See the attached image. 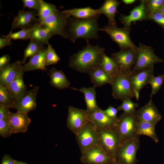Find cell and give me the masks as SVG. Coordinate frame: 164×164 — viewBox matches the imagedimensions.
I'll return each mask as SVG.
<instances>
[{
    "mask_svg": "<svg viewBox=\"0 0 164 164\" xmlns=\"http://www.w3.org/2000/svg\"><path fill=\"white\" fill-rule=\"evenodd\" d=\"M135 63L130 75L154 66V64L163 62V60L155 53L152 47L140 43L136 48Z\"/></svg>",
    "mask_w": 164,
    "mask_h": 164,
    "instance_id": "obj_3",
    "label": "cell"
},
{
    "mask_svg": "<svg viewBox=\"0 0 164 164\" xmlns=\"http://www.w3.org/2000/svg\"><path fill=\"white\" fill-rule=\"evenodd\" d=\"M89 121L86 110L71 106L68 107L67 127L75 135Z\"/></svg>",
    "mask_w": 164,
    "mask_h": 164,
    "instance_id": "obj_11",
    "label": "cell"
},
{
    "mask_svg": "<svg viewBox=\"0 0 164 164\" xmlns=\"http://www.w3.org/2000/svg\"><path fill=\"white\" fill-rule=\"evenodd\" d=\"M69 16L79 19H85L100 15L98 9H94L88 6L83 8H73L63 11Z\"/></svg>",
    "mask_w": 164,
    "mask_h": 164,
    "instance_id": "obj_29",
    "label": "cell"
},
{
    "mask_svg": "<svg viewBox=\"0 0 164 164\" xmlns=\"http://www.w3.org/2000/svg\"><path fill=\"white\" fill-rule=\"evenodd\" d=\"M44 48L43 46L34 41L30 40V41L25 49L24 53V56L22 63L25 64L27 59L29 57H31L39 53Z\"/></svg>",
    "mask_w": 164,
    "mask_h": 164,
    "instance_id": "obj_33",
    "label": "cell"
},
{
    "mask_svg": "<svg viewBox=\"0 0 164 164\" xmlns=\"http://www.w3.org/2000/svg\"><path fill=\"white\" fill-rule=\"evenodd\" d=\"M135 112L129 114L123 113L118 117L116 128L120 136L121 143L138 136L136 131L138 120Z\"/></svg>",
    "mask_w": 164,
    "mask_h": 164,
    "instance_id": "obj_8",
    "label": "cell"
},
{
    "mask_svg": "<svg viewBox=\"0 0 164 164\" xmlns=\"http://www.w3.org/2000/svg\"><path fill=\"white\" fill-rule=\"evenodd\" d=\"M40 5L37 12L38 21L43 20L49 16L56 12L59 10L54 5L40 0Z\"/></svg>",
    "mask_w": 164,
    "mask_h": 164,
    "instance_id": "obj_32",
    "label": "cell"
},
{
    "mask_svg": "<svg viewBox=\"0 0 164 164\" xmlns=\"http://www.w3.org/2000/svg\"><path fill=\"white\" fill-rule=\"evenodd\" d=\"M163 30H164V27L162 28Z\"/></svg>",
    "mask_w": 164,
    "mask_h": 164,
    "instance_id": "obj_52",
    "label": "cell"
},
{
    "mask_svg": "<svg viewBox=\"0 0 164 164\" xmlns=\"http://www.w3.org/2000/svg\"><path fill=\"white\" fill-rule=\"evenodd\" d=\"M152 98L150 97L148 103L136 110L135 114L138 120L156 125L162 118V116L154 105Z\"/></svg>",
    "mask_w": 164,
    "mask_h": 164,
    "instance_id": "obj_15",
    "label": "cell"
},
{
    "mask_svg": "<svg viewBox=\"0 0 164 164\" xmlns=\"http://www.w3.org/2000/svg\"><path fill=\"white\" fill-rule=\"evenodd\" d=\"M99 145L108 154L115 158L121 140L116 126L97 129Z\"/></svg>",
    "mask_w": 164,
    "mask_h": 164,
    "instance_id": "obj_4",
    "label": "cell"
},
{
    "mask_svg": "<svg viewBox=\"0 0 164 164\" xmlns=\"http://www.w3.org/2000/svg\"><path fill=\"white\" fill-rule=\"evenodd\" d=\"M160 13H161L164 16V4L158 10Z\"/></svg>",
    "mask_w": 164,
    "mask_h": 164,
    "instance_id": "obj_49",
    "label": "cell"
},
{
    "mask_svg": "<svg viewBox=\"0 0 164 164\" xmlns=\"http://www.w3.org/2000/svg\"><path fill=\"white\" fill-rule=\"evenodd\" d=\"M54 35L50 29L41 26L37 22L34 24L29 39L43 46L48 44V40Z\"/></svg>",
    "mask_w": 164,
    "mask_h": 164,
    "instance_id": "obj_23",
    "label": "cell"
},
{
    "mask_svg": "<svg viewBox=\"0 0 164 164\" xmlns=\"http://www.w3.org/2000/svg\"><path fill=\"white\" fill-rule=\"evenodd\" d=\"M120 3L116 0H106L98 9L100 14L104 15L107 18L108 24L116 25L115 17Z\"/></svg>",
    "mask_w": 164,
    "mask_h": 164,
    "instance_id": "obj_25",
    "label": "cell"
},
{
    "mask_svg": "<svg viewBox=\"0 0 164 164\" xmlns=\"http://www.w3.org/2000/svg\"><path fill=\"white\" fill-rule=\"evenodd\" d=\"M118 110L114 106L110 105L108 108L104 110L105 114L110 117L113 119H117V114Z\"/></svg>",
    "mask_w": 164,
    "mask_h": 164,
    "instance_id": "obj_44",
    "label": "cell"
},
{
    "mask_svg": "<svg viewBox=\"0 0 164 164\" xmlns=\"http://www.w3.org/2000/svg\"><path fill=\"white\" fill-rule=\"evenodd\" d=\"M10 57L8 55H4L0 58V70L6 67L9 64Z\"/></svg>",
    "mask_w": 164,
    "mask_h": 164,
    "instance_id": "obj_45",
    "label": "cell"
},
{
    "mask_svg": "<svg viewBox=\"0 0 164 164\" xmlns=\"http://www.w3.org/2000/svg\"><path fill=\"white\" fill-rule=\"evenodd\" d=\"M154 67H152L129 75L132 86L137 101L139 97L140 92L149 84L151 77L154 75Z\"/></svg>",
    "mask_w": 164,
    "mask_h": 164,
    "instance_id": "obj_14",
    "label": "cell"
},
{
    "mask_svg": "<svg viewBox=\"0 0 164 164\" xmlns=\"http://www.w3.org/2000/svg\"><path fill=\"white\" fill-rule=\"evenodd\" d=\"M9 108L0 104V120L9 121Z\"/></svg>",
    "mask_w": 164,
    "mask_h": 164,
    "instance_id": "obj_43",
    "label": "cell"
},
{
    "mask_svg": "<svg viewBox=\"0 0 164 164\" xmlns=\"http://www.w3.org/2000/svg\"><path fill=\"white\" fill-rule=\"evenodd\" d=\"M39 89L38 87L35 86L27 91L22 97L15 101L13 108L17 111L28 112L35 109L36 107V98Z\"/></svg>",
    "mask_w": 164,
    "mask_h": 164,
    "instance_id": "obj_16",
    "label": "cell"
},
{
    "mask_svg": "<svg viewBox=\"0 0 164 164\" xmlns=\"http://www.w3.org/2000/svg\"><path fill=\"white\" fill-rule=\"evenodd\" d=\"M87 45L82 50L72 55L69 59V67L77 71L88 74L92 69L100 67L105 49L98 45Z\"/></svg>",
    "mask_w": 164,
    "mask_h": 164,
    "instance_id": "obj_1",
    "label": "cell"
},
{
    "mask_svg": "<svg viewBox=\"0 0 164 164\" xmlns=\"http://www.w3.org/2000/svg\"><path fill=\"white\" fill-rule=\"evenodd\" d=\"M15 102L7 88L0 85V104L9 108H13Z\"/></svg>",
    "mask_w": 164,
    "mask_h": 164,
    "instance_id": "obj_34",
    "label": "cell"
},
{
    "mask_svg": "<svg viewBox=\"0 0 164 164\" xmlns=\"http://www.w3.org/2000/svg\"><path fill=\"white\" fill-rule=\"evenodd\" d=\"M136 48L120 50L111 54V57L118 67L120 72L130 75L136 60Z\"/></svg>",
    "mask_w": 164,
    "mask_h": 164,
    "instance_id": "obj_12",
    "label": "cell"
},
{
    "mask_svg": "<svg viewBox=\"0 0 164 164\" xmlns=\"http://www.w3.org/2000/svg\"><path fill=\"white\" fill-rule=\"evenodd\" d=\"M73 90L79 91L83 94L86 105L87 113H90L100 108L97 105L96 101V92L95 87H83L80 89L70 87Z\"/></svg>",
    "mask_w": 164,
    "mask_h": 164,
    "instance_id": "obj_26",
    "label": "cell"
},
{
    "mask_svg": "<svg viewBox=\"0 0 164 164\" xmlns=\"http://www.w3.org/2000/svg\"><path fill=\"white\" fill-rule=\"evenodd\" d=\"M114 98L122 101L135 97L129 78V75L120 72L111 84Z\"/></svg>",
    "mask_w": 164,
    "mask_h": 164,
    "instance_id": "obj_5",
    "label": "cell"
},
{
    "mask_svg": "<svg viewBox=\"0 0 164 164\" xmlns=\"http://www.w3.org/2000/svg\"><path fill=\"white\" fill-rule=\"evenodd\" d=\"M148 17L149 20L153 21L162 28L164 27V16L159 11L148 15Z\"/></svg>",
    "mask_w": 164,
    "mask_h": 164,
    "instance_id": "obj_41",
    "label": "cell"
},
{
    "mask_svg": "<svg viewBox=\"0 0 164 164\" xmlns=\"http://www.w3.org/2000/svg\"><path fill=\"white\" fill-rule=\"evenodd\" d=\"M24 73L22 66L15 78L7 87L10 94L15 101L22 97L27 91L26 86L23 80Z\"/></svg>",
    "mask_w": 164,
    "mask_h": 164,
    "instance_id": "obj_22",
    "label": "cell"
},
{
    "mask_svg": "<svg viewBox=\"0 0 164 164\" xmlns=\"http://www.w3.org/2000/svg\"><path fill=\"white\" fill-rule=\"evenodd\" d=\"M15 164H28L25 162L19 161L17 160H15Z\"/></svg>",
    "mask_w": 164,
    "mask_h": 164,
    "instance_id": "obj_50",
    "label": "cell"
},
{
    "mask_svg": "<svg viewBox=\"0 0 164 164\" xmlns=\"http://www.w3.org/2000/svg\"><path fill=\"white\" fill-rule=\"evenodd\" d=\"M88 74L95 87L107 84H111L112 80L110 76L100 67L92 69Z\"/></svg>",
    "mask_w": 164,
    "mask_h": 164,
    "instance_id": "obj_28",
    "label": "cell"
},
{
    "mask_svg": "<svg viewBox=\"0 0 164 164\" xmlns=\"http://www.w3.org/2000/svg\"><path fill=\"white\" fill-rule=\"evenodd\" d=\"M37 15V14L35 11L19 10L17 15L14 19L10 32H12L14 29H22L31 27L34 22L38 21V19H36Z\"/></svg>",
    "mask_w": 164,
    "mask_h": 164,
    "instance_id": "obj_20",
    "label": "cell"
},
{
    "mask_svg": "<svg viewBox=\"0 0 164 164\" xmlns=\"http://www.w3.org/2000/svg\"><path fill=\"white\" fill-rule=\"evenodd\" d=\"M140 146L139 136L121 142L116 152L115 158L122 164H136L137 152Z\"/></svg>",
    "mask_w": 164,
    "mask_h": 164,
    "instance_id": "obj_6",
    "label": "cell"
},
{
    "mask_svg": "<svg viewBox=\"0 0 164 164\" xmlns=\"http://www.w3.org/2000/svg\"><path fill=\"white\" fill-rule=\"evenodd\" d=\"M76 136L81 152L98 143L97 129L89 121L83 127Z\"/></svg>",
    "mask_w": 164,
    "mask_h": 164,
    "instance_id": "obj_13",
    "label": "cell"
},
{
    "mask_svg": "<svg viewBox=\"0 0 164 164\" xmlns=\"http://www.w3.org/2000/svg\"><path fill=\"white\" fill-rule=\"evenodd\" d=\"M47 44V52L45 59L46 67L57 63L60 60V58L55 50L49 43Z\"/></svg>",
    "mask_w": 164,
    "mask_h": 164,
    "instance_id": "obj_37",
    "label": "cell"
},
{
    "mask_svg": "<svg viewBox=\"0 0 164 164\" xmlns=\"http://www.w3.org/2000/svg\"><path fill=\"white\" fill-rule=\"evenodd\" d=\"M87 113L89 121L97 129L116 126L118 118L116 119L110 117L100 108L94 111Z\"/></svg>",
    "mask_w": 164,
    "mask_h": 164,
    "instance_id": "obj_19",
    "label": "cell"
},
{
    "mask_svg": "<svg viewBox=\"0 0 164 164\" xmlns=\"http://www.w3.org/2000/svg\"><path fill=\"white\" fill-rule=\"evenodd\" d=\"M108 164H122L119 162H118L116 160L115 161Z\"/></svg>",
    "mask_w": 164,
    "mask_h": 164,
    "instance_id": "obj_51",
    "label": "cell"
},
{
    "mask_svg": "<svg viewBox=\"0 0 164 164\" xmlns=\"http://www.w3.org/2000/svg\"><path fill=\"white\" fill-rule=\"evenodd\" d=\"M131 30L130 27H124L120 28L117 25L108 24L100 29V30L108 34L112 40L117 44L120 50L136 48L130 38Z\"/></svg>",
    "mask_w": 164,
    "mask_h": 164,
    "instance_id": "obj_9",
    "label": "cell"
},
{
    "mask_svg": "<svg viewBox=\"0 0 164 164\" xmlns=\"http://www.w3.org/2000/svg\"><path fill=\"white\" fill-rule=\"evenodd\" d=\"M40 0H23L22 2L24 8L27 7L34 9L37 12L40 5Z\"/></svg>",
    "mask_w": 164,
    "mask_h": 164,
    "instance_id": "obj_42",
    "label": "cell"
},
{
    "mask_svg": "<svg viewBox=\"0 0 164 164\" xmlns=\"http://www.w3.org/2000/svg\"><path fill=\"white\" fill-rule=\"evenodd\" d=\"M138 106V103L133 102L131 99H127L123 101L122 104L118 107L117 109L118 111H123L125 113H133L136 111V109Z\"/></svg>",
    "mask_w": 164,
    "mask_h": 164,
    "instance_id": "obj_39",
    "label": "cell"
},
{
    "mask_svg": "<svg viewBox=\"0 0 164 164\" xmlns=\"http://www.w3.org/2000/svg\"><path fill=\"white\" fill-rule=\"evenodd\" d=\"M119 19L124 25V27H130L132 22L137 21L149 20L146 10L145 0H141L139 4L135 7L128 15L121 14Z\"/></svg>",
    "mask_w": 164,
    "mask_h": 164,
    "instance_id": "obj_18",
    "label": "cell"
},
{
    "mask_svg": "<svg viewBox=\"0 0 164 164\" xmlns=\"http://www.w3.org/2000/svg\"><path fill=\"white\" fill-rule=\"evenodd\" d=\"M22 64V61H17L0 70V85L7 88L16 77Z\"/></svg>",
    "mask_w": 164,
    "mask_h": 164,
    "instance_id": "obj_21",
    "label": "cell"
},
{
    "mask_svg": "<svg viewBox=\"0 0 164 164\" xmlns=\"http://www.w3.org/2000/svg\"><path fill=\"white\" fill-rule=\"evenodd\" d=\"M69 17L63 11L59 10L43 20H38L37 22L50 29L55 35H58L68 39L67 28Z\"/></svg>",
    "mask_w": 164,
    "mask_h": 164,
    "instance_id": "obj_7",
    "label": "cell"
},
{
    "mask_svg": "<svg viewBox=\"0 0 164 164\" xmlns=\"http://www.w3.org/2000/svg\"><path fill=\"white\" fill-rule=\"evenodd\" d=\"M34 24L29 28L22 29L18 32L14 33L9 32L8 35L3 37L10 40L29 39L31 32L33 28Z\"/></svg>",
    "mask_w": 164,
    "mask_h": 164,
    "instance_id": "obj_35",
    "label": "cell"
},
{
    "mask_svg": "<svg viewBox=\"0 0 164 164\" xmlns=\"http://www.w3.org/2000/svg\"><path fill=\"white\" fill-rule=\"evenodd\" d=\"M15 160L9 155H4L2 159L1 164H15Z\"/></svg>",
    "mask_w": 164,
    "mask_h": 164,
    "instance_id": "obj_46",
    "label": "cell"
},
{
    "mask_svg": "<svg viewBox=\"0 0 164 164\" xmlns=\"http://www.w3.org/2000/svg\"><path fill=\"white\" fill-rule=\"evenodd\" d=\"M145 3L148 16L158 11L164 4V0H145Z\"/></svg>",
    "mask_w": 164,
    "mask_h": 164,
    "instance_id": "obj_38",
    "label": "cell"
},
{
    "mask_svg": "<svg viewBox=\"0 0 164 164\" xmlns=\"http://www.w3.org/2000/svg\"><path fill=\"white\" fill-rule=\"evenodd\" d=\"M12 134L8 121L0 120V135L3 138L9 137Z\"/></svg>",
    "mask_w": 164,
    "mask_h": 164,
    "instance_id": "obj_40",
    "label": "cell"
},
{
    "mask_svg": "<svg viewBox=\"0 0 164 164\" xmlns=\"http://www.w3.org/2000/svg\"><path fill=\"white\" fill-rule=\"evenodd\" d=\"M155 125V124L152 123L138 120L136 129L137 135L148 136L155 142L157 143L159 141V138L156 132Z\"/></svg>",
    "mask_w": 164,
    "mask_h": 164,
    "instance_id": "obj_30",
    "label": "cell"
},
{
    "mask_svg": "<svg viewBox=\"0 0 164 164\" xmlns=\"http://www.w3.org/2000/svg\"><path fill=\"white\" fill-rule=\"evenodd\" d=\"M100 15L85 19H79L70 16L68 20L67 31L68 38L73 43L79 38L87 41L98 39L99 28L97 21Z\"/></svg>",
    "mask_w": 164,
    "mask_h": 164,
    "instance_id": "obj_2",
    "label": "cell"
},
{
    "mask_svg": "<svg viewBox=\"0 0 164 164\" xmlns=\"http://www.w3.org/2000/svg\"><path fill=\"white\" fill-rule=\"evenodd\" d=\"M8 122L12 134L24 133L27 131L31 120L27 113L10 112Z\"/></svg>",
    "mask_w": 164,
    "mask_h": 164,
    "instance_id": "obj_17",
    "label": "cell"
},
{
    "mask_svg": "<svg viewBox=\"0 0 164 164\" xmlns=\"http://www.w3.org/2000/svg\"><path fill=\"white\" fill-rule=\"evenodd\" d=\"M100 67L110 76L112 80L120 72L118 67L114 61L105 53L101 58Z\"/></svg>",
    "mask_w": 164,
    "mask_h": 164,
    "instance_id": "obj_31",
    "label": "cell"
},
{
    "mask_svg": "<svg viewBox=\"0 0 164 164\" xmlns=\"http://www.w3.org/2000/svg\"><path fill=\"white\" fill-rule=\"evenodd\" d=\"M10 39L5 38H0V49H2L5 47L10 45L11 43Z\"/></svg>",
    "mask_w": 164,
    "mask_h": 164,
    "instance_id": "obj_47",
    "label": "cell"
},
{
    "mask_svg": "<svg viewBox=\"0 0 164 164\" xmlns=\"http://www.w3.org/2000/svg\"><path fill=\"white\" fill-rule=\"evenodd\" d=\"M136 1L135 0H122L121 2L126 4H132Z\"/></svg>",
    "mask_w": 164,
    "mask_h": 164,
    "instance_id": "obj_48",
    "label": "cell"
},
{
    "mask_svg": "<svg viewBox=\"0 0 164 164\" xmlns=\"http://www.w3.org/2000/svg\"><path fill=\"white\" fill-rule=\"evenodd\" d=\"M164 80V73L159 75L156 77L153 75L150 78L148 84H149L152 88V91L150 97L158 92L160 89Z\"/></svg>",
    "mask_w": 164,
    "mask_h": 164,
    "instance_id": "obj_36",
    "label": "cell"
},
{
    "mask_svg": "<svg viewBox=\"0 0 164 164\" xmlns=\"http://www.w3.org/2000/svg\"><path fill=\"white\" fill-rule=\"evenodd\" d=\"M80 160L83 164H108L116 160L107 153L98 143L81 152Z\"/></svg>",
    "mask_w": 164,
    "mask_h": 164,
    "instance_id": "obj_10",
    "label": "cell"
},
{
    "mask_svg": "<svg viewBox=\"0 0 164 164\" xmlns=\"http://www.w3.org/2000/svg\"><path fill=\"white\" fill-rule=\"evenodd\" d=\"M50 73V83L53 86L59 89H64L69 87L70 83L63 72L53 67L49 70Z\"/></svg>",
    "mask_w": 164,
    "mask_h": 164,
    "instance_id": "obj_27",
    "label": "cell"
},
{
    "mask_svg": "<svg viewBox=\"0 0 164 164\" xmlns=\"http://www.w3.org/2000/svg\"><path fill=\"white\" fill-rule=\"evenodd\" d=\"M46 48H43L36 54L31 57L29 61L22 66L24 73L39 70L46 71L45 65Z\"/></svg>",
    "mask_w": 164,
    "mask_h": 164,
    "instance_id": "obj_24",
    "label": "cell"
}]
</instances>
